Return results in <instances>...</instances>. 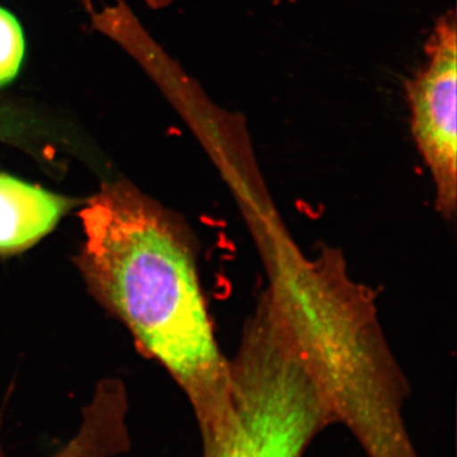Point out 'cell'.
I'll list each match as a JSON object with an SVG mask.
<instances>
[{
	"instance_id": "3957f363",
	"label": "cell",
	"mask_w": 457,
	"mask_h": 457,
	"mask_svg": "<svg viewBox=\"0 0 457 457\" xmlns=\"http://www.w3.org/2000/svg\"><path fill=\"white\" fill-rule=\"evenodd\" d=\"M426 62L405 82L411 130L428 168L445 216L456 207L457 31L455 12L438 18L426 42Z\"/></svg>"
},
{
	"instance_id": "52a82bcc",
	"label": "cell",
	"mask_w": 457,
	"mask_h": 457,
	"mask_svg": "<svg viewBox=\"0 0 457 457\" xmlns=\"http://www.w3.org/2000/svg\"><path fill=\"white\" fill-rule=\"evenodd\" d=\"M146 7L150 9H154V11H158V9L167 8L168 5H170L174 0H141ZM297 2V0H273L275 4H285V3H288V4H293V3Z\"/></svg>"
},
{
	"instance_id": "6da1fadb",
	"label": "cell",
	"mask_w": 457,
	"mask_h": 457,
	"mask_svg": "<svg viewBox=\"0 0 457 457\" xmlns=\"http://www.w3.org/2000/svg\"><path fill=\"white\" fill-rule=\"evenodd\" d=\"M80 219L77 263L90 294L185 390L198 423L212 420L227 402L228 363L185 230L126 180L104 183Z\"/></svg>"
},
{
	"instance_id": "5b68a950",
	"label": "cell",
	"mask_w": 457,
	"mask_h": 457,
	"mask_svg": "<svg viewBox=\"0 0 457 457\" xmlns=\"http://www.w3.org/2000/svg\"><path fill=\"white\" fill-rule=\"evenodd\" d=\"M25 56V36L13 14L0 8V87L13 80Z\"/></svg>"
},
{
	"instance_id": "8992f818",
	"label": "cell",
	"mask_w": 457,
	"mask_h": 457,
	"mask_svg": "<svg viewBox=\"0 0 457 457\" xmlns=\"http://www.w3.org/2000/svg\"><path fill=\"white\" fill-rule=\"evenodd\" d=\"M29 130L22 120L14 119V114L0 108V140L21 143Z\"/></svg>"
},
{
	"instance_id": "7a4b0ae2",
	"label": "cell",
	"mask_w": 457,
	"mask_h": 457,
	"mask_svg": "<svg viewBox=\"0 0 457 457\" xmlns=\"http://www.w3.org/2000/svg\"><path fill=\"white\" fill-rule=\"evenodd\" d=\"M333 422L303 351L269 305L228 365L220 413L200 426L204 457H302Z\"/></svg>"
},
{
	"instance_id": "277c9868",
	"label": "cell",
	"mask_w": 457,
	"mask_h": 457,
	"mask_svg": "<svg viewBox=\"0 0 457 457\" xmlns=\"http://www.w3.org/2000/svg\"><path fill=\"white\" fill-rule=\"evenodd\" d=\"M77 201L7 173H0V257L41 242Z\"/></svg>"
}]
</instances>
